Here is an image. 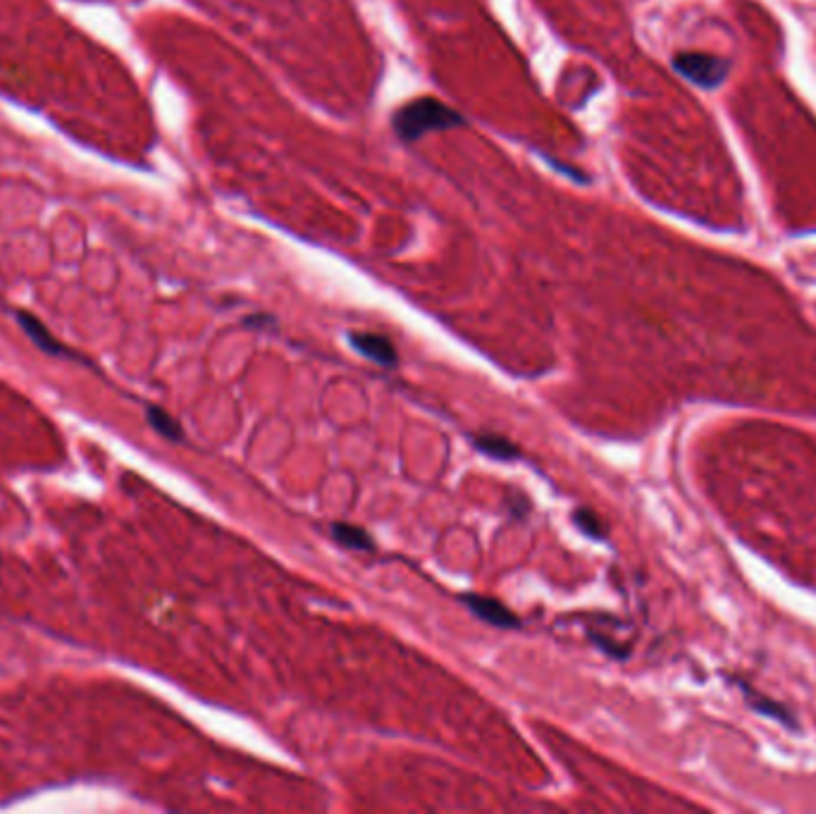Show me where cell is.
I'll use <instances>...</instances> for the list:
<instances>
[{"mask_svg":"<svg viewBox=\"0 0 816 814\" xmlns=\"http://www.w3.org/2000/svg\"><path fill=\"white\" fill-rule=\"evenodd\" d=\"M575 521H578V526L583 528L585 533H588V536H592V538H600V536L604 533V530H602V523H600L598 516L590 513V511H585V509L575 513Z\"/></svg>","mask_w":816,"mask_h":814,"instance_id":"cell-9","label":"cell"},{"mask_svg":"<svg viewBox=\"0 0 816 814\" xmlns=\"http://www.w3.org/2000/svg\"><path fill=\"white\" fill-rule=\"evenodd\" d=\"M466 604L473 614H478L480 619H484L488 623H494V625H504V629H516L518 625V619L509 612V609L492 600V598H482V594H468L466 598Z\"/></svg>","mask_w":816,"mask_h":814,"instance_id":"cell-4","label":"cell"},{"mask_svg":"<svg viewBox=\"0 0 816 814\" xmlns=\"http://www.w3.org/2000/svg\"><path fill=\"white\" fill-rule=\"evenodd\" d=\"M333 536L337 538V542H341L344 547H351V550H373V540L370 536L366 533V530H360L356 526H349V523H335L333 526Z\"/></svg>","mask_w":816,"mask_h":814,"instance_id":"cell-6","label":"cell"},{"mask_svg":"<svg viewBox=\"0 0 816 814\" xmlns=\"http://www.w3.org/2000/svg\"><path fill=\"white\" fill-rule=\"evenodd\" d=\"M466 124V118L453 111L447 103L437 101L432 96H420L404 108L391 118V130L401 141H420L432 132H449L459 130Z\"/></svg>","mask_w":816,"mask_h":814,"instance_id":"cell-1","label":"cell"},{"mask_svg":"<svg viewBox=\"0 0 816 814\" xmlns=\"http://www.w3.org/2000/svg\"><path fill=\"white\" fill-rule=\"evenodd\" d=\"M478 447L484 454H490V457H497V459H516L518 457V449L511 442L501 440V437L484 435V437H480V440H478Z\"/></svg>","mask_w":816,"mask_h":814,"instance_id":"cell-7","label":"cell"},{"mask_svg":"<svg viewBox=\"0 0 816 814\" xmlns=\"http://www.w3.org/2000/svg\"><path fill=\"white\" fill-rule=\"evenodd\" d=\"M673 68H676L685 80H690L697 87H704V89L718 87L728 74L726 60H721L710 53H697V51L679 53L676 58H673Z\"/></svg>","mask_w":816,"mask_h":814,"instance_id":"cell-2","label":"cell"},{"mask_svg":"<svg viewBox=\"0 0 816 814\" xmlns=\"http://www.w3.org/2000/svg\"><path fill=\"white\" fill-rule=\"evenodd\" d=\"M18 318H20L22 327L27 330V335H29L31 339H34L41 349L51 352V354H60V352H62V349H60V344L55 342V337H53L49 330H45V327L41 325V320H37L34 316H29V313H24V311H20V313H18Z\"/></svg>","mask_w":816,"mask_h":814,"instance_id":"cell-5","label":"cell"},{"mask_svg":"<svg viewBox=\"0 0 816 814\" xmlns=\"http://www.w3.org/2000/svg\"><path fill=\"white\" fill-rule=\"evenodd\" d=\"M149 420L153 423L155 430H159L165 437H170V440H180V437H182V428L177 426L175 420L170 418V414H165L161 409H149Z\"/></svg>","mask_w":816,"mask_h":814,"instance_id":"cell-8","label":"cell"},{"mask_svg":"<svg viewBox=\"0 0 816 814\" xmlns=\"http://www.w3.org/2000/svg\"><path fill=\"white\" fill-rule=\"evenodd\" d=\"M349 342L354 349L380 366H397V347L387 337L375 333H351Z\"/></svg>","mask_w":816,"mask_h":814,"instance_id":"cell-3","label":"cell"}]
</instances>
